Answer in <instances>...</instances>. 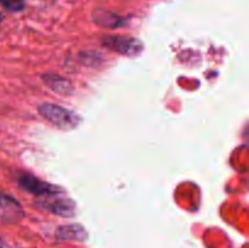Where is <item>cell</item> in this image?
<instances>
[{"instance_id":"obj_2","label":"cell","mask_w":249,"mask_h":248,"mask_svg":"<svg viewBox=\"0 0 249 248\" xmlns=\"http://www.w3.org/2000/svg\"><path fill=\"white\" fill-rule=\"evenodd\" d=\"M23 209L18 202L7 195L0 194V221L17 223L23 218Z\"/></svg>"},{"instance_id":"obj_3","label":"cell","mask_w":249,"mask_h":248,"mask_svg":"<svg viewBox=\"0 0 249 248\" xmlns=\"http://www.w3.org/2000/svg\"><path fill=\"white\" fill-rule=\"evenodd\" d=\"M104 44L111 50L124 55H136L141 51V44L138 40L123 36H108L104 40Z\"/></svg>"},{"instance_id":"obj_4","label":"cell","mask_w":249,"mask_h":248,"mask_svg":"<svg viewBox=\"0 0 249 248\" xmlns=\"http://www.w3.org/2000/svg\"><path fill=\"white\" fill-rule=\"evenodd\" d=\"M58 237L65 238V240H77L83 241L87 238V232L83 228L78 225H70L61 228L58 230Z\"/></svg>"},{"instance_id":"obj_6","label":"cell","mask_w":249,"mask_h":248,"mask_svg":"<svg viewBox=\"0 0 249 248\" xmlns=\"http://www.w3.org/2000/svg\"><path fill=\"white\" fill-rule=\"evenodd\" d=\"M1 19H2V17H1V15H0V23H1Z\"/></svg>"},{"instance_id":"obj_5","label":"cell","mask_w":249,"mask_h":248,"mask_svg":"<svg viewBox=\"0 0 249 248\" xmlns=\"http://www.w3.org/2000/svg\"><path fill=\"white\" fill-rule=\"evenodd\" d=\"M0 4L12 11H18L23 9V0H0Z\"/></svg>"},{"instance_id":"obj_1","label":"cell","mask_w":249,"mask_h":248,"mask_svg":"<svg viewBox=\"0 0 249 248\" xmlns=\"http://www.w3.org/2000/svg\"><path fill=\"white\" fill-rule=\"evenodd\" d=\"M39 113L51 124L62 130H71L79 124L80 118L70 109L53 104H43L39 106Z\"/></svg>"}]
</instances>
